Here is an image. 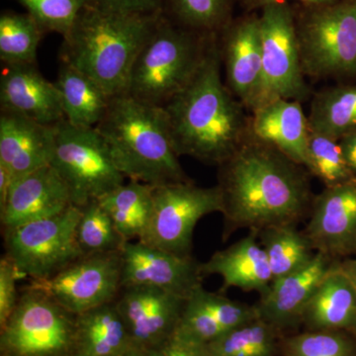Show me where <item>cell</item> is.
<instances>
[{
    "instance_id": "obj_1",
    "label": "cell",
    "mask_w": 356,
    "mask_h": 356,
    "mask_svg": "<svg viewBox=\"0 0 356 356\" xmlns=\"http://www.w3.org/2000/svg\"><path fill=\"white\" fill-rule=\"evenodd\" d=\"M218 168L224 240L238 229L259 233L268 227L295 225L313 203L305 166L250 135Z\"/></svg>"
},
{
    "instance_id": "obj_2",
    "label": "cell",
    "mask_w": 356,
    "mask_h": 356,
    "mask_svg": "<svg viewBox=\"0 0 356 356\" xmlns=\"http://www.w3.org/2000/svg\"><path fill=\"white\" fill-rule=\"evenodd\" d=\"M163 108L179 156L219 166L248 139L250 115L222 81L219 35L211 36L195 76Z\"/></svg>"
},
{
    "instance_id": "obj_3",
    "label": "cell",
    "mask_w": 356,
    "mask_h": 356,
    "mask_svg": "<svg viewBox=\"0 0 356 356\" xmlns=\"http://www.w3.org/2000/svg\"><path fill=\"white\" fill-rule=\"evenodd\" d=\"M161 14L119 13L88 3L64 37L60 60L111 97L125 95L136 58Z\"/></svg>"
},
{
    "instance_id": "obj_4",
    "label": "cell",
    "mask_w": 356,
    "mask_h": 356,
    "mask_svg": "<svg viewBox=\"0 0 356 356\" xmlns=\"http://www.w3.org/2000/svg\"><path fill=\"white\" fill-rule=\"evenodd\" d=\"M95 129L126 179L152 186L191 180L173 146L163 107L128 95L114 96Z\"/></svg>"
},
{
    "instance_id": "obj_5",
    "label": "cell",
    "mask_w": 356,
    "mask_h": 356,
    "mask_svg": "<svg viewBox=\"0 0 356 356\" xmlns=\"http://www.w3.org/2000/svg\"><path fill=\"white\" fill-rule=\"evenodd\" d=\"M211 36L182 27L163 13L136 58L125 95L165 106L195 76Z\"/></svg>"
},
{
    "instance_id": "obj_6",
    "label": "cell",
    "mask_w": 356,
    "mask_h": 356,
    "mask_svg": "<svg viewBox=\"0 0 356 356\" xmlns=\"http://www.w3.org/2000/svg\"><path fill=\"white\" fill-rule=\"evenodd\" d=\"M304 76L312 79L356 77V0L295 10Z\"/></svg>"
},
{
    "instance_id": "obj_7",
    "label": "cell",
    "mask_w": 356,
    "mask_h": 356,
    "mask_svg": "<svg viewBox=\"0 0 356 356\" xmlns=\"http://www.w3.org/2000/svg\"><path fill=\"white\" fill-rule=\"evenodd\" d=\"M0 355H76V315L40 290L25 287L0 327Z\"/></svg>"
},
{
    "instance_id": "obj_8",
    "label": "cell",
    "mask_w": 356,
    "mask_h": 356,
    "mask_svg": "<svg viewBox=\"0 0 356 356\" xmlns=\"http://www.w3.org/2000/svg\"><path fill=\"white\" fill-rule=\"evenodd\" d=\"M50 165L69 188L72 204L83 207L99 200L125 182L95 128H81L65 120L56 125Z\"/></svg>"
},
{
    "instance_id": "obj_9",
    "label": "cell",
    "mask_w": 356,
    "mask_h": 356,
    "mask_svg": "<svg viewBox=\"0 0 356 356\" xmlns=\"http://www.w3.org/2000/svg\"><path fill=\"white\" fill-rule=\"evenodd\" d=\"M81 214V208L70 206L55 216L4 229L6 255L20 276L47 280L83 257L76 238Z\"/></svg>"
},
{
    "instance_id": "obj_10",
    "label": "cell",
    "mask_w": 356,
    "mask_h": 356,
    "mask_svg": "<svg viewBox=\"0 0 356 356\" xmlns=\"http://www.w3.org/2000/svg\"><path fill=\"white\" fill-rule=\"evenodd\" d=\"M261 9L262 77L252 111L275 99L305 102L311 91L302 70L295 9L288 2H273Z\"/></svg>"
},
{
    "instance_id": "obj_11",
    "label": "cell",
    "mask_w": 356,
    "mask_h": 356,
    "mask_svg": "<svg viewBox=\"0 0 356 356\" xmlns=\"http://www.w3.org/2000/svg\"><path fill=\"white\" fill-rule=\"evenodd\" d=\"M222 212V196L218 185L201 187L192 180L154 187V214L142 242L188 257L193 232L203 217Z\"/></svg>"
},
{
    "instance_id": "obj_12",
    "label": "cell",
    "mask_w": 356,
    "mask_h": 356,
    "mask_svg": "<svg viewBox=\"0 0 356 356\" xmlns=\"http://www.w3.org/2000/svg\"><path fill=\"white\" fill-rule=\"evenodd\" d=\"M121 252L83 254L47 280L28 287L48 295L65 310L79 315L111 303L121 291Z\"/></svg>"
},
{
    "instance_id": "obj_13",
    "label": "cell",
    "mask_w": 356,
    "mask_h": 356,
    "mask_svg": "<svg viewBox=\"0 0 356 356\" xmlns=\"http://www.w3.org/2000/svg\"><path fill=\"white\" fill-rule=\"evenodd\" d=\"M122 287L146 285L188 299L203 286L201 264L142 242H127L121 250Z\"/></svg>"
},
{
    "instance_id": "obj_14",
    "label": "cell",
    "mask_w": 356,
    "mask_h": 356,
    "mask_svg": "<svg viewBox=\"0 0 356 356\" xmlns=\"http://www.w3.org/2000/svg\"><path fill=\"white\" fill-rule=\"evenodd\" d=\"M186 300L159 288L131 285L121 288L115 303L134 346L147 350L175 334Z\"/></svg>"
},
{
    "instance_id": "obj_15",
    "label": "cell",
    "mask_w": 356,
    "mask_h": 356,
    "mask_svg": "<svg viewBox=\"0 0 356 356\" xmlns=\"http://www.w3.org/2000/svg\"><path fill=\"white\" fill-rule=\"evenodd\" d=\"M219 35L226 86L248 112L261 88L262 46L259 17L248 15L231 21Z\"/></svg>"
},
{
    "instance_id": "obj_16",
    "label": "cell",
    "mask_w": 356,
    "mask_h": 356,
    "mask_svg": "<svg viewBox=\"0 0 356 356\" xmlns=\"http://www.w3.org/2000/svg\"><path fill=\"white\" fill-rule=\"evenodd\" d=\"M304 232L316 252L337 259L356 252V180L325 187L312 203Z\"/></svg>"
},
{
    "instance_id": "obj_17",
    "label": "cell",
    "mask_w": 356,
    "mask_h": 356,
    "mask_svg": "<svg viewBox=\"0 0 356 356\" xmlns=\"http://www.w3.org/2000/svg\"><path fill=\"white\" fill-rule=\"evenodd\" d=\"M1 112L57 125L65 120L60 91L44 79L35 64L4 65L0 79Z\"/></svg>"
},
{
    "instance_id": "obj_18",
    "label": "cell",
    "mask_w": 356,
    "mask_h": 356,
    "mask_svg": "<svg viewBox=\"0 0 356 356\" xmlns=\"http://www.w3.org/2000/svg\"><path fill=\"white\" fill-rule=\"evenodd\" d=\"M72 204L67 184L51 165L14 180L6 206L0 211L2 229L60 214Z\"/></svg>"
},
{
    "instance_id": "obj_19",
    "label": "cell",
    "mask_w": 356,
    "mask_h": 356,
    "mask_svg": "<svg viewBox=\"0 0 356 356\" xmlns=\"http://www.w3.org/2000/svg\"><path fill=\"white\" fill-rule=\"evenodd\" d=\"M337 262L331 255L317 252L303 268L274 280L255 305L259 317L280 331L301 322L307 304Z\"/></svg>"
},
{
    "instance_id": "obj_20",
    "label": "cell",
    "mask_w": 356,
    "mask_h": 356,
    "mask_svg": "<svg viewBox=\"0 0 356 356\" xmlns=\"http://www.w3.org/2000/svg\"><path fill=\"white\" fill-rule=\"evenodd\" d=\"M56 125H44L19 115H0V165L13 180L49 165Z\"/></svg>"
},
{
    "instance_id": "obj_21",
    "label": "cell",
    "mask_w": 356,
    "mask_h": 356,
    "mask_svg": "<svg viewBox=\"0 0 356 356\" xmlns=\"http://www.w3.org/2000/svg\"><path fill=\"white\" fill-rule=\"evenodd\" d=\"M259 318L257 308L198 288L186 300L175 334L205 346L238 325Z\"/></svg>"
},
{
    "instance_id": "obj_22",
    "label": "cell",
    "mask_w": 356,
    "mask_h": 356,
    "mask_svg": "<svg viewBox=\"0 0 356 356\" xmlns=\"http://www.w3.org/2000/svg\"><path fill=\"white\" fill-rule=\"evenodd\" d=\"M310 126L302 102L275 99L250 112V135L306 166Z\"/></svg>"
},
{
    "instance_id": "obj_23",
    "label": "cell",
    "mask_w": 356,
    "mask_h": 356,
    "mask_svg": "<svg viewBox=\"0 0 356 356\" xmlns=\"http://www.w3.org/2000/svg\"><path fill=\"white\" fill-rule=\"evenodd\" d=\"M201 270L204 276H221L224 290L233 287L264 295L273 283L267 255L259 242V234L254 231L231 247L218 250L201 264Z\"/></svg>"
},
{
    "instance_id": "obj_24",
    "label": "cell",
    "mask_w": 356,
    "mask_h": 356,
    "mask_svg": "<svg viewBox=\"0 0 356 356\" xmlns=\"http://www.w3.org/2000/svg\"><path fill=\"white\" fill-rule=\"evenodd\" d=\"M301 322L308 331H356V288L339 261L316 289Z\"/></svg>"
},
{
    "instance_id": "obj_25",
    "label": "cell",
    "mask_w": 356,
    "mask_h": 356,
    "mask_svg": "<svg viewBox=\"0 0 356 356\" xmlns=\"http://www.w3.org/2000/svg\"><path fill=\"white\" fill-rule=\"evenodd\" d=\"M132 348V337L115 301L76 315V355L119 356Z\"/></svg>"
},
{
    "instance_id": "obj_26",
    "label": "cell",
    "mask_w": 356,
    "mask_h": 356,
    "mask_svg": "<svg viewBox=\"0 0 356 356\" xmlns=\"http://www.w3.org/2000/svg\"><path fill=\"white\" fill-rule=\"evenodd\" d=\"M55 83L60 91L65 121L81 128H95L100 123L112 97L99 84L64 63Z\"/></svg>"
},
{
    "instance_id": "obj_27",
    "label": "cell",
    "mask_w": 356,
    "mask_h": 356,
    "mask_svg": "<svg viewBox=\"0 0 356 356\" xmlns=\"http://www.w3.org/2000/svg\"><path fill=\"white\" fill-rule=\"evenodd\" d=\"M154 187L129 180L97 200L126 242L146 236L153 219Z\"/></svg>"
},
{
    "instance_id": "obj_28",
    "label": "cell",
    "mask_w": 356,
    "mask_h": 356,
    "mask_svg": "<svg viewBox=\"0 0 356 356\" xmlns=\"http://www.w3.org/2000/svg\"><path fill=\"white\" fill-rule=\"evenodd\" d=\"M308 120L311 130L337 140L356 132V83L339 84L316 93Z\"/></svg>"
},
{
    "instance_id": "obj_29",
    "label": "cell",
    "mask_w": 356,
    "mask_h": 356,
    "mask_svg": "<svg viewBox=\"0 0 356 356\" xmlns=\"http://www.w3.org/2000/svg\"><path fill=\"white\" fill-rule=\"evenodd\" d=\"M257 234L268 259L273 282L303 268L317 252L305 233L294 224L268 227Z\"/></svg>"
},
{
    "instance_id": "obj_30",
    "label": "cell",
    "mask_w": 356,
    "mask_h": 356,
    "mask_svg": "<svg viewBox=\"0 0 356 356\" xmlns=\"http://www.w3.org/2000/svg\"><path fill=\"white\" fill-rule=\"evenodd\" d=\"M278 332L259 317L205 344L204 353L205 356H275Z\"/></svg>"
},
{
    "instance_id": "obj_31",
    "label": "cell",
    "mask_w": 356,
    "mask_h": 356,
    "mask_svg": "<svg viewBox=\"0 0 356 356\" xmlns=\"http://www.w3.org/2000/svg\"><path fill=\"white\" fill-rule=\"evenodd\" d=\"M44 33L43 28L29 13H2L0 16L2 64H35Z\"/></svg>"
},
{
    "instance_id": "obj_32",
    "label": "cell",
    "mask_w": 356,
    "mask_h": 356,
    "mask_svg": "<svg viewBox=\"0 0 356 356\" xmlns=\"http://www.w3.org/2000/svg\"><path fill=\"white\" fill-rule=\"evenodd\" d=\"M163 3L173 22L199 34L219 35L231 22L232 0H163Z\"/></svg>"
},
{
    "instance_id": "obj_33",
    "label": "cell",
    "mask_w": 356,
    "mask_h": 356,
    "mask_svg": "<svg viewBox=\"0 0 356 356\" xmlns=\"http://www.w3.org/2000/svg\"><path fill=\"white\" fill-rule=\"evenodd\" d=\"M306 159L307 170L323 181L325 187L356 180L346 165L339 140L334 138L310 129Z\"/></svg>"
},
{
    "instance_id": "obj_34",
    "label": "cell",
    "mask_w": 356,
    "mask_h": 356,
    "mask_svg": "<svg viewBox=\"0 0 356 356\" xmlns=\"http://www.w3.org/2000/svg\"><path fill=\"white\" fill-rule=\"evenodd\" d=\"M76 238L83 254L121 252L126 241L97 200L81 208Z\"/></svg>"
},
{
    "instance_id": "obj_35",
    "label": "cell",
    "mask_w": 356,
    "mask_h": 356,
    "mask_svg": "<svg viewBox=\"0 0 356 356\" xmlns=\"http://www.w3.org/2000/svg\"><path fill=\"white\" fill-rule=\"evenodd\" d=\"M285 356H355V346L343 332L307 331L283 341Z\"/></svg>"
},
{
    "instance_id": "obj_36",
    "label": "cell",
    "mask_w": 356,
    "mask_h": 356,
    "mask_svg": "<svg viewBox=\"0 0 356 356\" xmlns=\"http://www.w3.org/2000/svg\"><path fill=\"white\" fill-rule=\"evenodd\" d=\"M27 9L44 32L67 36L88 0H16Z\"/></svg>"
},
{
    "instance_id": "obj_37",
    "label": "cell",
    "mask_w": 356,
    "mask_h": 356,
    "mask_svg": "<svg viewBox=\"0 0 356 356\" xmlns=\"http://www.w3.org/2000/svg\"><path fill=\"white\" fill-rule=\"evenodd\" d=\"M20 274L13 261L4 254L0 261V327L13 315L19 300L16 282Z\"/></svg>"
},
{
    "instance_id": "obj_38",
    "label": "cell",
    "mask_w": 356,
    "mask_h": 356,
    "mask_svg": "<svg viewBox=\"0 0 356 356\" xmlns=\"http://www.w3.org/2000/svg\"><path fill=\"white\" fill-rule=\"evenodd\" d=\"M145 356H205L203 346L173 334L158 346L144 350Z\"/></svg>"
},
{
    "instance_id": "obj_39",
    "label": "cell",
    "mask_w": 356,
    "mask_h": 356,
    "mask_svg": "<svg viewBox=\"0 0 356 356\" xmlns=\"http://www.w3.org/2000/svg\"><path fill=\"white\" fill-rule=\"evenodd\" d=\"M90 6L127 13H156L163 11V0H88Z\"/></svg>"
},
{
    "instance_id": "obj_40",
    "label": "cell",
    "mask_w": 356,
    "mask_h": 356,
    "mask_svg": "<svg viewBox=\"0 0 356 356\" xmlns=\"http://www.w3.org/2000/svg\"><path fill=\"white\" fill-rule=\"evenodd\" d=\"M339 140L346 165L356 178V132L348 134Z\"/></svg>"
},
{
    "instance_id": "obj_41",
    "label": "cell",
    "mask_w": 356,
    "mask_h": 356,
    "mask_svg": "<svg viewBox=\"0 0 356 356\" xmlns=\"http://www.w3.org/2000/svg\"><path fill=\"white\" fill-rule=\"evenodd\" d=\"M289 0H257L254 8H261L266 4L273 2H287ZM301 2L303 6H327V4L336 3L339 0H295Z\"/></svg>"
},
{
    "instance_id": "obj_42",
    "label": "cell",
    "mask_w": 356,
    "mask_h": 356,
    "mask_svg": "<svg viewBox=\"0 0 356 356\" xmlns=\"http://www.w3.org/2000/svg\"><path fill=\"white\" fill-rule=\"evenodd\" d=\"M339 267L348 276L356 288V259H348L339 261Z\"/></svg>"
},
{
    "instance_id": "obj_43",
    "label": "cell",
    "mask_w": 356,
    "mask_h": 356,
    "mask_svg": "<svg viewBox=\"0 0 356 356\" xmlns=\"http://www.w3.org/2000/svg\"><path fill=\"white\" fill-rule=\"evenodd\" d=\"M119 356H145L144 350H140L139 348H130V350L126 351V353H122L121 355Z\"/></svg>"
},
{
    "instance_id": "obj_44",
    "label": "cell",
    "mask_w": 356,
    "mask_h": 356,
    "mask_svg": "<svg viewBox=\"0 0 356 356\" xmlns=\"http://www.w3.org/2000/svg\"><path fill=\"white\" fill-rule=\"evenodd\" d=\"M243 1H245V3H247V6H250V8H254L257 0H243Z\"/></svg>"
},
{
    "instance_id": "obj_45",
    "label": "cell",
    "mask_w": 356,
    "mask_h": 356,
    "mask_svg": "<svg viewBox=\"0 0 356 356\" xmlns=\"http://www.w3.org/2000/svg\"><path fill=\"white\" fill-rule=\"evenodd\" d=\"M74 356H81V355H74Z\"/></svg>"
},
{
    "instance_id": "obj_46",
    "label": "cell",
    "mask_w": 356,
    "mask_h": 356,
    "mask_svg": "<svg viewBox=\"0 0 356 356\" xmlns=\"http://www.w3.org/2000/svg\"><path fill=\"white\" fill-rule=\"evenodd\" d=\"M355 254H356V252H355Z\"/></svg>"
},
{
    "instance_id": "obj_47",
    "label": "cell",
    "mask_w": 356,
    "mask_h": 356,
    "mask_svg": "<svg viewBox=\"0 0 356 356\" xmlns=\"http://www.w3.org/2000/svg\"><path fill=\"white\" fill-rule=\"evenodd\" d=\"M356 332V331H355Z\"/></svg>"
}]
</instances>
